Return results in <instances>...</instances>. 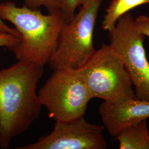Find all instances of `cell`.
Instances as JSON below:
<instances>
[{"mask_svg":"<svg viewBox=\"0 0 149 149\" xmlns=\"http://www.w3.org/2000/svg\"><path fill=\"white\" fill-rule=\"evenodd\" d=\"M43 73V66L27 61L0 70V148L8 149L39 117L37 88Z\"/></svg>","mask_w":149,"mask_h":149,"instance_id":"1","label":"cell"},{"mask_svg":"<svg viewBox=\"0 0 149 149\" xmlns=\"http://www.w3.org/2000/svg\"><path fill=\"white\" fill-rule=\"evenodd\" d=\"M0 17L11 23L19 32V42L10 50L18 61H27L44 66L53 53L65 22L60 11L48 15L40 9L14 2L0 3Z\"/></svg>","mask_w":149,"mask_h":149,"instance_id":"2","label":"cell"},{"mask_svg":"<svg viewBox=\"0 0 149 149\" xmlns=\"http://www.w3.org/2000/svg\"><path fill=\"white\" fill-rule=\"evenodd\" d=\"M78 71L93 98L119 105L136 98L130 76L110 44H103Z\"/></svg>","mask_w":149,"mask_h":149,"instance_id":"3","label":"cell"},{"mask_svg":"<svg viewBox=\"0 0 149 149\" xmlns=\"http://www.w3.org/2000/svg\"><path fill=\"white\" fill-rule=\"evenodd\" d=\"M102 2L92 0L82 5L72 19L64 23L48 61L51 69H78L95 53L93 36Z\"/></svg>","mask_w":149,"mask_h":149,"instance_id":"4","label":"cell"},{"mask_svg":"<svg viewBox=\"0 0 149 149\" xmlns=\"http://www.w3.org/2000/svg\"><path fill=\"white\" fill-rule=\"evenodd\" d=\"M38 93L49 117L58 122L84 117L92 99L78 70L72 69L54 70Z\"/></svg>","mask_w":149,"mask_h":149,"instance_id":"5","label":"cell"},{"mask_svg":"<svg viewBox=\"0 0 149 149\" xmlns=\"http://www.w3.org/2000/svg\"><path fill=\"white\" fill-rule=\"evenodd\" d=\"M127 13L109 32L110 45L125 66L134 86L136 98L149 101V62L144 47L145 36L135 29Z\"/></svg>","mask_w":149,"mask_h":149,"instance_id":"6","label":"cell"},{"mask_svg":"<svg viewBox=\"0 0 149 149\" xmlns=\"http://www.w3.org/2000/svg\"><path fill=\"white\" fill-rule=\"evenodd\" d=\"M103 125L92 124L84 117L71 121H55L53 131L34 143L18 149H106Z\"/></svg>","mask_w":149,"mask_h":149,"instance_id":"7","label":"cell"},{"mask_svg":"<svg viewBox=\"0 0 149 149\" xmlns=\"http://www.w3.org/2000/svg\"><path fill=\"white\" fill-rule=\"evenodd\" d=\"M98 112L103 126L115 138L124 128L149 118V101L134 98L116 106L103 102Z\"/></svg>","mask_w":149,"mask_h":149,"instance_id":"8","label":"cell"},{"mask_svg":"<svg viewBox=\"0 0 149 149\" xmlns=\"http://www.w3.org/2000/svg\"><path fill=\"white\" fill-rule=\"evenodd\" d=\"M114 140L120 149H149V132L146 119L124 128Z\"/></svg>","mask_w":149,"mask_h":149,"instance_id":"9","label":"cell"},{"mask_svg":"<svg viewBox=\"0 0 149 149\" xmlns=\"http://www.w3.org/2000/svg\"><path fill=\"white\" fill-rule=\"evenodd\" d=\"M148 3L149 0H112L103 17V29L109 31L122 16L138 6Z\"/></svg>","mask_w":149,"mask_h":149,"instance_id":"10","label":"cell"},{"mask_svg":"<svg viewBox=\"0 0 149 149\" xmlns=\"http://www.w3.org/2000/svg\"><path fill=\"white\" fill-rule=\"evenodd\" d=\"M24 5L34 10L44 7L49 13L60 11L61 8V0H24Z\"/></svg>","mask_w":149,"mask_h":149,"instance_id":"11","label":"cell"},{"mask_svg":"<svg viewBox=\"0 0 149 149\" xmlns=\"http://www.w3.org/2000/svg\"><path fill=\"white\" fill-rule=\"evenodd\" d=\"M81 0H61L60 12L65 23L69 22L75 14V11L81 4Z\"/></svg>","mask_w":149,"mask_h":149,"instance_id":"12","label":"cell"},{"mask_svg":"<svg viewBox=\"0 0 149 149\" xmlns=\"http://www.w3.org/2000/svg\"><path fill=\"white\" fill-rule=\"evenodd\" d=\"M134 24L140 33L149 37V17L143 15L137 17L134 19Z\"/></svg>","mask_w":149,"mask_h":149,"instance_id":"13","label":"cell"},{"mask_svg":"<svg viewBox=\"0 0 149 149\" xmlns=\"http://www.w3.org/2000/svg\"><path fill=\"white\" fill-rule=\"evenodd\" d=\"M19 42V38L10 33H0V47H5L9 50Z\"/></svg>","mask_w":149,"mask_h":149,"instance_id":"14","label":"cell"},{"mask_svg":"<svg viewBox=\"0 0 149 149\" xmlns=\"http://www.w3.org/2000/svg\"><path fill=\"white\" fill-rule=\"evenodd\" d=\"M0 33H10V34H12L13 35L16 36L19 38H20L19 33L17 31L16 28H12L8 26L6 24L3 22V21L1 17H0Z\"/></svg>","mask_w":149,"mask_h":149,"instance_id":"15","label":"cell"},{"mask_svg":"<svg viewBox=\"0 0 149 149\" xmlns=\"http://www.w3.org/2000/svg\"><path fill=\"white\" fill-rule=\"evenodd\" d=\"M91 1H92V0H81V4H80V5H84V4H85V3L88 2H90Z\"/></svg>","mask_w":149,"mask_h":149,"instance_id":"16","label":"cell"},{"mask_svg":"<svg viewBox=\"0 0 149 149\" xmlns=\"http://www.w3.org/2000/svg\"></svg>","mask_w":149,"mask_h":149,"instance_id":"17","label":"cell"}]
</instances>
